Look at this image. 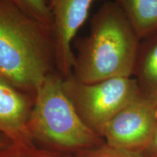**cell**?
<instances>
[{
  "mask_svg": "<svg viewBox=\"0 0 157 157\" xmlns=\"http://www.w3.org/2000/svg\"><path fill=\"white\" fill-rule=\"evenodd\" d=\"M56 71L52 29L7 0H0V79L35 95Z\"/></svg>",
  "mask_w": 157,
  "mask_h": 157,
  "instance_id": "cell-1",
  "label": "cell"
},
{
  "mask_svg": "<svg viewBox=\"0 0 157 157\" xmlns=\"http://www.w3.org/2000/svg\"><path fill=\"white\" fill-rule=\"evenodd\" d=\"M90 27L76 42L74 77L83 83L132 77L141 39L115 1L100 7Z\"/></svg>",
  "mask_w": 157,
  "mask_h": 157,
  "instance_id": "cell-2",
  "label": "cell"
},
{
  "mask_svg": "<svg viewBox=\"0 0 157 157\" xmlns=\"http://www.w3.org/2000/svg\"><path fill=\"white\" fill-rule=\"evenodd\" d=\"M63 78L54 71L35 93L29 119L33 138L60 148H89L99 140L86 124L63 88Z\"/></svg>",
  "mask_w": 157,
  "mask_h": 157,
  "instance_id": "cell-3",
  "label": "cell"
},
{
  "mask_svg": "<svg viewBox=\"0 0 157 157\" xmlns=\"http://www.w3.org/2000/svg\"><path fill=\"white\" fill-rule=\"evenodd\" d=\"M63 88L82 120L101 136L107 124L140 94L132 77L83 83L71 74L63 78Z\"/></svg>",
  "mask_w": 157,
  "mask_h": 157,
  "instance_id": "cell-4",
  "label": "cell"
},
{
  "mask_svg": "<svg viewBox=\"0 0 157 157\" xmlns=\"http://www.w3.org/2000/svg\"><path fill=\"white\" fill-rule=\"evenodd\" d=\"M156 103L140 93L107 124L101 136L110 146L137 150L151 143L157 128Z\"/></svg>",
  "mask_w": 157,
  "mask_h": 157,
  "instance_id": "cell-5",
  "label": "cell"
},
{
  "mask_svg": "<svg viewBox=\"0 0 157 157\" xmlns=\"http://www.w3.org/2000/svg\"><path fill=\"white\" fill-rule=\"evenodd\" d=\"M52 16L56 45V71L63 78L72 74L74 53L72 42L78 29L87 20L96 0H46Z\"/></svg>",
  "mask_w": 157,
  "mask_h": 157,
  "instance_id": "cell-6",
  "label": "cell"
},
{
  "mask_svg": "<svg viewBox=\"0 0 157 157\" xmlns=\"http://www.w3.org/2000/svg\"><path fill=\"white\" fill-rule=\"evenodd\" d=\"M34 97L0 79V135L10 142H33L29 119Z\"/></svg>",
  "mask_w": 157,
  "mask_h": 157,
  "instance_id": "cell-7",
  "label": "cell"
},
{
  "mask_svg": "<svg viewBox=\"0 0 157 157\" xmlns=\"http://www.w3.org/2000/svg\"><path fill=\"white\" fill-rule=\"evenodd\" d=\"M133 76L141 95L157 103V31L141 39Z\"/></svg>",
  "mask_w": 157,
  "mask_h": 157,
  "instance_id": "cell-8",
  "label": "cell"
},
{
  "mask_svg": "<svg viewBox=\"0 0 157 157\" xmlns=\"http://www.w3.org/2000/svg\"><path fill=\"white\" fill-rule=\"evenodd\" d=\"M140 39L157 31V0H115Z\"/></svg>",
  "mask_w": 157,
  "mask_h": 157,
  "instance_id": "cell-9",
  "label": "cell"
},
{
  "mask_svg": "<svg viewBox=\"0 0 157 157\" xmlns=\"http://www.w3.org/2000/svg\"><path fill=\"white\" fill-rule=\"evenodd\" d=\"M0 157H66L44 149L39 148L33 142L15 143L9 142L0 146Z\"/></svg>",
  "mask_w": 157,
  "mask_h": 157,
  "instance_id": "cell-10",
  "label": "cell"
},
{
  "mask_svg": "<svg viewBox=\"0 0 157 157\" xmlns=\"http://www.w3.org/2000/svg\"><path fill=\"white\" fill-rule=\"evenodd\" d=\"M52 28V16L46 0H7Z\"/></svg>",
  "mask_w": 157,
  "mask_h": 157,
  "instance_id": "cell-11",
  "label": "cell"
},
{
  "mask_svg": "<svg viewBox=\"0 0 157 157\" xmlns=\"http://www.w3.org/2000/svg\"><path fill=\"white\" fill-rule=\"evenodd\" d=\"M80 157H147L137 150H131L110 146L101 145L95 148L86 149Z\"/></svg>",
  "mask_w": 157,
  "mask_h": 157,
  "instance_id": "cell-12",
  "label": "cell"
},
{
  "mask_svg": "<svg viewBox=\"0 0 157 157\" xmlns=\"http://www.w3.org/2000/svg\"><path fill=\"white\" fill-rule=\"evenodd\" d=\"M9 142L10 141L7 140V139H6L5 137L0 135V146H5V145H6L7 143H9Z\"/></svg>",
  "mask_w": 157,
  "mask_h": 157,
  "instance_id": "cell-13",
  "label": "cell"
},
{
  "mask_svg": "<svg viewBox=\"0 0 157 157\" xmlns=\"http://www.w3.org/2000/svg\"><path fill=\"white\" fill-rule=\"evenodd\" d=\"M152 143L153 145H154L155 149H156V150H157V128H156V132H155L154 138H153V140H152V143Z\"/></svg>",
  "mask_w": 157,
  "mask_h": 157,
  "instance_id": "cell-14",
  "label": "cell"
},
{
  "mask_svg": "<svg viewBox=\"0 0 157 157\" xmlns=\"http://www.w3.org/2000/svg\"><path fill=\"white\" fill-rule=\"evenodd\" d=\"M155 114H156V119H157V104H156V109H155Z\"/></svg>",
  "mask_w": 157,
  "mask_h": 157,
  "instance_id": "cell-15",
  "label": "cell"
}]
</instances>
